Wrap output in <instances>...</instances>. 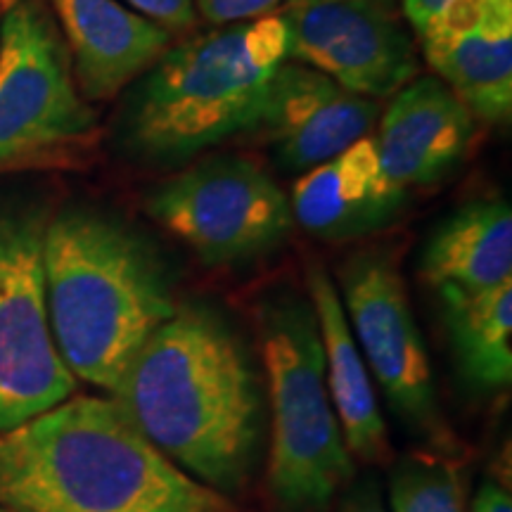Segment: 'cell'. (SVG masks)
<instances>
[{
    "label": "cell",
    "instance_id": "cell-1",
    "mask_svg": "<svg viewBox=\"0 0 512 512\" xmlns=\"http://www.w3.org/2000/svg\"><path fill=\"white\" fill-rule=\"evenodd\" d=\"M110 396L152 446L197 482L226 496L247 484L264 403L252 358L219 311L176 306Z\"/></svg>",
    "mask_w": 512,
    "mask_h": 512
},
{
    "label": "cell",
    "instance_id": "cell-2",
    "mask_svg": "<svg viewBox=\"0 0 512 512\" xmlns=\"http://www.w3.org/2000/svg\"><path fill=\"white\" fill-rule=\"evenodd\" d=\"M5 512H240L197 482L100 396H69L0 432Z\"/></svg>",
    "mask_w": 512,
    "mask_h": 512
},
{
    "label": "cell",
    "instance_id": "cell-3",
    "mask_svg": "<svg viewBox=\"0 0 512 512\" xmlns=\"http://www.w3.org/2000/svg\"><path fill=\"white\" fill-rule=\"evenodd\" d=\"M50 332L76 380L114 392L145 339L176 313L162 259L95 209L50 216L43 238Z\"/></svg>",
    "mask_w": 512,
    "mask_h": 512
},
{
    "label": "cell",
    "instance_id": "cell-4",
    "mask_svg": "<svg viewBox=\"0 0 512 512\" xmlns=\"http://www.w3.org/2000/svg\"><path fill=\"white\" fill-rule=\"evenodd\" d=\"M287 60L278 15L188 34L131 83L117 140L128 159L178 166L259 128L268 88Z\"/></svg>",
    "mask_w": 512,
    "mask_h": 512
},
{
    "label": "cell",
    "instance_id": "cell-5",
    "mask_svg": "<svg viewBox=\"0 0 512 512\" xmlns=\"http://www.w3.org/2000/svg\"><path fill=\"white\" fill-rule=\"evenodd\" d=\"M261 356L273 413L268 494L280 512H325L351 482L354 458L328 394L313 306L268 302L261 311Z\"/></svg>",
    "mask_w": 512,
    "mask_h": 512
},
{
    "label": "cell",
    "instance_id": "cell-6",
    "mask_svg": "<svg viewBox=\"0 0 512 512\" xmlns=\"http://www.w3.org/2000/svg\"><path fill=\"white\" fill-rule=\"evenodd\" d=\"M50 211L0 204V432L50 411L76 392L50 332L43 238Z\"/></svg>",
    "mask_w": 512,
    "mask_h": 512
},
{
    "label": "cell",
    "instance_id": "cell-7",
    "mask_svg": "<svg viewBox=\"0 0 512 512\" xmlns=\"http://www.w3.org/2000/svg\"><path fill=\"white\" fill-rule=\"evenodd\" d=\"M93 128L53 10L46 0H10L0 22V169L83 140Z\"/></svg>",
    "mask_w": 512,
    "mask_h": 512
},
{
    "label": "cell",
    "instance_id": "cell-8",
    "mask_svg": "<svg viewBox=\"0 0 512 512\" xmlns=\"http://www.w3.org/2000/svg\"><path fill=\"white\" fill-rule=\"evenodd\" d=\"M147 214L207 264L264 256L294 226L290 200L252 159L211 157L159 183Z\"/></svg>",
    "mask_w": 512,
    "mask_h": 512
},
{
    "label": "cell",
    "instance_id": "cell-9",
    "mask_svg": "<svg viewBox=\"0 0 512 512\" xmlns=\"http://www.w3.org/2000/svg\"><path fill=\"white\" fill-rule=\"evenodd\" d=\"M337 292L363 361L392 406L403 420L444 439L430 356L392 254L351 256L339 271Z\"/></svg>",
    "mask_w": 512,
    "mask_h": 512
},
{
    "label": "cell",
    "instance_id": "cell-10",
    "mask_svg": "<svg viewBox=\"0 0 512 512\" xmlns=\"http://www.w3.org/2000/svg\"><path fill=\"white\" fill-rule=\"evenodd\" d=\"M287 60L330 76L361 98H392L418 76L413 38L392 0H306L278 15Z\"/></svg>",
    "mask_w": 512,
    "mask_h": 512
},
{
    "label": "cell",
    "instance_id": "cell-11",
    "mask_svg": "<svg viewBox=\"0 0 512 512\" xmlns=\"http://www.w3.org/2000/svg\"><path fill=\"white\" fill-rule=\"evenodd\" d=\"M377 119V100L344 91L302 62L285 60L268 88L259 131L280 166L304 174L373 136Z\"/></svg>",
    "mask_w": 512,
    "mask_h": 512
},
{
    "label": "cell",
    "instance_id": "cell-12",
    "mask_svg": "<svg viewBox=\"0 0 512 512\" xmlns=\"http://www.w3.org/2000/svg\"><path fill=\"white\" fill-rule=\"evenodd\" d=\"M437 79L475 119L512 117V0H453L418 34Z\"/></svg>",
    "mask_w": 512,
    "mask_h": 512
},
{
    "label": "cell",
    "instance_id": "cell-13",
    "mask_svg": "<svg viewBox=\"0 0 512 512\" xmlns=\"http://www.w3.org/2000/svg\"><path fill=\"white\" fill-rule=\"evenodd\" d=\"M377 121L373 143L382 169L406 190L453 174L477 133L475 114L437 76H415Z\"/></svg>",
    "mask_w": 512,
    "mask_h": 512
},
{
    "label": "cell",
    "instance_id": "cell-14",
    "mask_svg": "<svg viewBox=\"0 0 512 512\" xmlns=\"http://www.w3.org/2000/svg\"><path fill=\"white\" fill-rule=\"evenodd\" d=\"M86 102L110 100L174 43L169 31L121 0H48Z\"/></svg>",
    "mask_w": 512,
    "mask_h": 512
},
{
    "label": "cell",
    "instance_id": "cell-15",
    "mask_svg": "<svg viewBox=\"0 0 512 512\" xmlns=\"http://www.w3.org/2000/svg\"><path fill=\"white\" fill-rule=\"evenodd\" d=\"M403 204L406 188L382 169L373 136L304 171L290 200L299 226L325 240L358 238L384 228Z\"/></svg>",
    "mask_w": 512,
    "mask_h": 512
},
{
    "label": "cell",
    "instance_id": "cell-16",
    "mask_svg": "<svg viewBox=\"0 0 512 512\" xmlns=\"http://www.w3.org/2000/svg\"><path fill=\"white\" fill-rule=\"evenodd\" d=\"M306 285L323 342L325 382L342 427L344 444L351 458L363 463H384L389 456L387 425L375 399L370 370L349 328L337 285L318 264L306 268Z\"/></svg>",
    "mask_w": 512,
    "mask_h": 512
},
{
    "label": "cell",
    "instance_id": "cell-17",
    "mask_svg": "<svg viewBox=\"0 0 512 512\" xmlns=\"http://www.w3.org/2000/svg\"><path fill=\"white\" fill-rule=\"evenodd\" d=\"M420 273L437 290H486L512 280L510 204L479 200L448 216L425 245Z\"/></svg>",
    "mask_w": 512,
    "mask_h": 512
},
{
    "label": "cell",
    "instance_id": "cell-18",
    "mask_svg": "<svg viewBox=\"0 0 512 512\" xmlns=\"http://www.w3.org/2000/svg\"><path fill=\"white\" fill-rule=\"evenodd\" d=\"M444 320L458 366L482 389L512 380V280L486 290L439 287Z\"/></svg>",
    "mask_w": 512,
    "mask_h": 512
},
{
    "label": "cell",
    "instance_id": "cell-19",
    "mask_svg": "<svg viewBox=\"0 0 512 512\" xmlns=\"http://www.w3.org/2000/svg\"><path fill=\"white\" fill-rule=\"evenodd\" d=\"M392 512H465V489L451 460L427 453L399 460L389 477Z\"/></svg>",
    "mask_w": 512,
    "mask_h": 512
},
{
    "label": "cell",
    "instance_id": "cell-20",
    "mask_svg": "<svg viewBox=\"0 0 512 512\" xmlns=\"http://www.w3.org/2000/svg\"><path fill=\"white\" fill-rule=\"evenodd\" d=\"M126 8L159 24L171 36L192 34L200 22L195 0H121Z\"/></svg>",
    "mask_w": 512,
    "mask_h": 512
},
{
    "label": "cell",
    "instance_id": "cell-21",
    "mask_svg": "<svg viewBox=\"0 0 512 512\" xmlns=\"http://www.w3.org/2000/svg\"><path fill=\"white\" fill-rule=\"evenodd\" d=\"M283 0H195L197 15L211 27L254 22L278 12Z\"/></svg>",
    "mask_w": 512,
    "mask_h": 512
},
{
    "label": "cell",
    "instance_id": "cell-22",
    "mask_svg": "<svg viewBox=\"0 0 512 512\" xmlns=\"http://www.w3.org/2000/svg\"><path fill=\"white\" fill-rule=\"evenodd\" d=\"M451 3L453 0H401V12L408 19L415 34H420Z\"/></svg>",
    "mask_w": 512,
    "mask_h": 512
},
{
    "label": "cell",
    "instance_id": "cell-23",
    "mask_svg": "<svg viewBox=\"0 0 512 512\" xmlns=\"http://www.w3.org/2000/svg\"><path fill=\"white\" fill-rule=\"evenodd\" d=\"M342 512H387L382 503L380 489L373 479H366L363 484H358L354 491L347 496V501L342 505Z\"/></svg>",
    "mask_w": 512,
    "mask_h": 512
},
{
    "label": "cell",
    "instance_id": "cell-24",
    "mask_svg": "<svg viewBox=\"0 0 512 512\" xmlns=\"http://www.w3.org/2000/svg\"><path fill=\"white\" fill-rule=\"evenodd\" d=\"M472 512H512V498L503 486L494 482L482 484L477 491L475 503H472Z\"/></svg>",
    "mask_w": 512,
    "mask_h": 512
},
{
    "label": "cell",
    "instance_id": "cell-25",
    "mask_svg": "<svg viewBox=\"0 0 512 512\" xmlns=\"http://www.w3.org/2000/svg\"><path fill=\"white\" fill-rule=\"evenodd\" d=\"M10 5V0H0V22H3V15H5V8Z\"/></svg>",
    "mask_w": 512,
    "mask_h": 512
},
{
    "label": "cell",
    "instance_id": "cell-26",
    "mask_svg": "<svg viewBox=\"0 0 512 512\" xmlns=\"http://www.w3.org/2000/svg\"><path fill=\"white\" fill-rule=\"evenodd\" d=\"M285 5H292V3H306V0H283ZM392 3H396V0H392Z\"/></svg>",
    "mask_w": 512,
    "mask_h": 512
},
{
    "label": "cell",
    "instance_id": "cell-27",
    "mask_svg": "<svg viewBox=\"0 0 512 512\" xmlns=\"http://www.w3.org/2000/svg\"><path fill=\"white\" fill-rule=\"evenodd\" d=\"M0 512H5V510H3V508H0Z\"/></svg>",
    "mask_w": 512,
    "mask_h": 512
}]
</instances>
